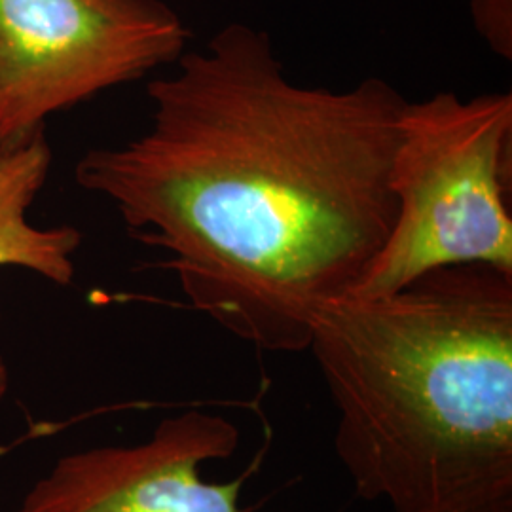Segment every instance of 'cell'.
I'll list each match as a JSON object with an SVG mask.
<instances>
[{"label": "cell", "mask_w": 512, "mask_h": 512, "mask_svg": "<svg viewBox=\"0 0 512 512\" xmlns=\"http://www.w3.org/2000/svg\"><path fill=\"white\" fill-rule=\"evenodd\" d=\"M177 63L148 84L150 128L86 152L74 179L171 255L194 310L262 351H308L391 234L408 101L382 78L300 86L245 23Z\"/></svg>", "instance_id": "cell-1"}, {"label": "cell", "mask_w": 512, "mask_h": 512, "mask_svg": "<svg viewBox=\"0 0 512 512\" xmlns=\"http://www.w3.org/2000/svg\"><path fill=\"white\" fill-rule=\"evenodd\" d=\"M353 492L391 512H512V274L458 264L332 302L311 330Z\"/></svg>", "instance_id": "cell-2"}, {"label": "cell", "mask_w": 512, "mask_h": 512, "mask_svg": "<svg viewBox=\"0 0 512 512\" xmlns=\"http://www.w3.org/2000/svg\"><path fill=\"white\" fill-rule=\"evenodd\" d=\"M511 181V93L408 101L391 169L397 217L349 296H385L458 264L512 274Z\"/></svg>", "instance_id": "cell-3"}, {"label": "cell", "mask_w": 512, "mask_h": 512, "mask_svg": "<svg viewBox=\"0 0 512 512\" xmlns=\"http://www.w3.org/2000/svg\"><path fill=\"white\" fill-rule=\"evenodd\" d=\"M164 0H0V148L184 54Z\"/></svg>", "instance_id": "cell-4"}, {"label": "cell", "mask_w": 512, "mask_h": 512, "mask_svg": "<svg viewBox=\"0 0 512 512\" xmlns=\"http://www.w3.org/2000/svg\"><path fill=\"white\" fill-rule=\"evenodd\" d=\"M239 440L234 421L186 410L160 421L143 442L61 456L12 512H245V476H203L207 463L232 458Z\"/></svg>", "instance_id": "cell-5"}, {"label": "cell", "mask_w": 512, "mask_h": 512, "mask_svg": "<svg viewBox=\"0 0 512 512\" xmlns=\"http://www.w3.org/2000/svg\"><path fill=\"white\" fill-rule=\"evenodd\" d=\"M50 167L52 148L44 129L0 148V268H23L55 285H71L82 234L73 226L42 228L29 220Z\"/></svg>", "instance_id": "cell-6"}, {"label": "cell", "mask_w": 512, "mask_h": 512, "mask_svg": "<svg viewBox=\"0 0 512 512\" xmlns=\"http://www.w3.org/2000/svg\"><path fill=\"white\" fill-rule=\"evenodd\" d=\"M476 31L494 54L512 57V0H471Z\"/></svg>", "instance_id": "cell-7"}, {"label": "cell", "mask_w": 512, "mask_h": 512, "mask_svg": "<svg viewBox=\"0 0 512 512\" xmlns=\"http://www.w3.org/2000/svg\"><path fill=\"white\" fill-rule=\"evenodd\" d=\"M8 385H10V372H8V365L4 361V355L0 351V403L8 393Z\"/></svg>", "instance_id": "cell-8"}]
</instances>
